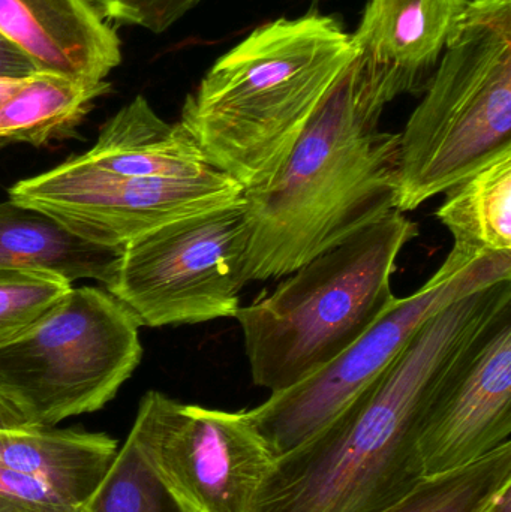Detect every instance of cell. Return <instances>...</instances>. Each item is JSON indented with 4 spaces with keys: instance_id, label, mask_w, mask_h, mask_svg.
<instances>
[{
    "instance_id": "cell-11",
    "label": "cell",
    "mask_w": 511,
    "mask_h": 512,
    "mask_svg": "<svg viewBox=\"0 0 511 512\" xmlns=\"http://www.w3.org/2000/svg\"><path fill=\"white\" fill-rule=\"evenodd\" d=\"M510 436L511 310L474 343L435 399L420 435L423 477L473 465Z\"/></svg>"
},
{
    "instance_id": "cell-17",
    "label": "cell",
    "mask_w": 511,
    "mask_h": 512,
    "mask_svg": "<svg viewBox=\"0 0 511 512\" xmlns=\"http://www.w3.org/2000/svg\"><path fill=\"white\" fill-rule=\"evenodd\" d=\"M437 218L468 256L511 254V150L447 189Z\"/></svg>"
},
{
    "instance_id": "cell-4",
    "label": "cell",
    "mask_w": 511,
    "mask_h": 512,
    "mask_svg": "<svg viewBox=\"0 0 511 512\" xmlns=\"http://www.w3.org/2000/svg\"><path fill=\"white\" fill-rule=\"evenodd\" d=\"M417 236L419 225L395 210L240 306L234 318L254 384L287 390L359 340L398 300L392 277Z\"/></svg>"
},
{
    "instance_id": "cell-20",
    "label": "cell",
    "mask_w": 511,
    "mask_h": 512,
    "mask_svg": "<svg viewBox=\"0 0 511 512\" xmlns=\"http://www.w3.org/2000/svg\"><path fill=\"white\" fill-rule=\"evenodd\" d=\"M80 512H186L159 483L126 438Z\"/></svg>"
},
{
    "instance_id": "cell-22",
    "label": "cell",
    "mask_w": 511,
    "mask_h": 512,
    "mask_svg": "<svg viewBox=\"0 0 511 512\" xmlns=\"http://www.w3.org/2000/svg\"><path fill=\"white\" fill-rule=\"evenodd\" d=\"M200 0H90L104 18L162 33Z\"/></svg>"
},
{
    "instance_id": "cell-26",
    "label": "cell",
    "mask_w": 511,
    "mask_h": 512,
    "mask_svg": "<svg viewBox=\"0 0 511 512\" xmlns=\"http://www.w3.org/2000/svg\"><path fill=\"white\" fill-rule=\"evenodd\" d=\"M26 78L0 77V107L20 89Z\"/></svg>"
},
{
    "instance_id": "cell-5",
    "label": "cell",
    "mask_w": 511,
    "mask_h": 512,
    "mask_svg": "<svg viewBox=\"0 0 511 512\" xmlns=\"http://www.w3.org/2000/svg\"><path fill=\"white\" fill-rule=\"evenodd\" d=\"M507 150L511 0H470L399 134V212H414Z\"/></svg>"
},
{
    "instance_id": "cell-2",
    "label": "cell",
    "mask_w": 511,
    "mask_h": 512,
    "mask_svg": "<svg viewBox=\"0 0 511 512\" xmlns=\"http://www.w3.org/2000/svg\"><path fill=\"white\" fill-rule=\"evenodd\" d=\"M357 56L278 173L243 192L248 282L281 279L398 210L399 134Z\"/></svg>"
},
{
    "instance_id": "cell-19",
    "label": "cell",
    "mask_w": 511,
    "mask_h": 512,
    "mask_svg": "<svg viewBox=\"0 0 511 512\" xmlns=\"http://www.w3.org/2000/svg\"><path fill=\"white\" fill-rule=\"evenodd\" d=\"M507 483H511V442L473 465L423 478L411 492L378 512H485Z\"/></svg>"
},
{
    "instance_id": "cell-18",
    "label": "cell",
    "mask_w": 511,
    "mask_h": 512,
    "mask_svg": "<svg viewBox=\"0 0 511 512\" xmlns=\"http://www.w3.org/2000/svg\"><path fill=\"white\" fill-rule=\"evenodd\" d=\"M110 89L107 81H83L35 72L0 107V146H44L71 134L96 98Z\"/></svg>"
},
{
    "instance_id": "cell-27",
    "label": "cell",
    "mask_w": 511,
    "mask_h": 512,
    "mask_svg": "<svg viewBox=\"0 0 511 512\" xmlns=\"http://www.w3.org/2000/svg\"><path fill=\"white\" fill-rule=\"evenodd\" d=\"M320 2L321 0H312V5L317 6Z\"/></svg>"
},
{
    "instance_id": "cell-3",
    "label": "cell",
    "mask_w": 511,
    "mask_h": 512,
    "mask_svg": "<svg viewBox=\"0 0 511 512\" xmlns=\"http://www.w3.org/2000/svg\"><path fill=\"white\" fill-rule=\"evenodd\" d=\"M356 54L332 15L269 21L213 63L179 123L213 168L257 188L278 173Z\"/></svg>"
},
{
    "instance_id": "cell-12",
    "label": "cell",
    "mask_w": 511,
    "mask_h": 512,
    "mask_svg": "<svg viewBox=\"0 0 511 512\" xmlns=\"http://www.w3.org/2000/svg\"><path fill=\"white\" fill-rule=\"evenodd\" d=\"M470 0H369L356 56L384 101L425 93Z\"/></svg>"
},
{
    "instance_id": "cell-15",
    "label": "cell",
    "mask_w": 511,
    "mask_h": 512,
    "mask_svg": "<svg viewBox=\"0 0 511 512\" xmlns=\"http://www.w3.org/2000/svg\"><path fill=\"white\" fill-rule=\"evenodd\" d=\"M75 159L117 176L188 177L213 170L186 129L162 120L143 96L111 117L95 146Z\"/></svg>"
},
{
    "instance_id": "cell-9",
    "label": "cell",
    "mask_w": 511,
    "mask_h": 512,
    "mask_svg": "<svg viewBox=\"0 0 511 512\" xmlns=\"http://www.w3.org/2000/svg\"><path fill=\"white\" fill-rule=\"evenodd\" d=\"M128 438L186 512H252L275 457L248 411L141 399Z\"/></svg>"
},
{
    "instance_id": "cell-1",
    "label": "cell",
    "mask_w": 511,
    "mask_h": 512,
    "mask_svg": "<svg viewBox=\"0 0 511 512\" xmlns=\"http://www.w3.org/2000/svg\"><path fill=\"white\" fill-rule=\"evenodd\" d=\"M511 310V279L453 301L332 423L273 463L252 512H378L423 480L420 435L453 370Z\"/></svg>"
},
{
    "instance_id": "cell-6",
    "label": "cell",
    "mask_w": 511,
    "mask_h": 512,
    "mask_svg": "<svg viewBox=\"0 0 511 512\" xmlns=\"http://www.w3.org/2000/svg\"><path fill=\"white\" fill-rule=\"evenodd\" d=\"M138 328L110 292L72 288L20 336L0 345V391L44 426L99 411L140 364Z\"/></svg>"
},
{
    "instance_id": "cell-24",
    "label": "cell",
    "mask_w": 511,
    "mask_h": 512,
    "mask_svg": "<svg viewBox=\"0 0 511 512\" xmlns=\"http://www.w3.org/2000/svg\"><path fill=\"white\" fill-rule=\"evenodd\" d=\"M33 63L0 35V77L24 78L35 74Z\"/></svg>"
},
{
    "instance_id": "cell-14",
    "label": "cell",
    "mask_w": 511,
    "mask_h": 512,
    "mask_svg": "<svg viewBox=\"0 0 511 512\" xmlns=\"http://www.w3.org/2000/svg\"><path fill=\"white\" fill-rule=\"evenodd\" d=\"M117 450L116 439L105 433L36 423L0 391V468L32 475L83 507Z\"/></svg>"
},
{
    "instance_id": "cell-16",
    "label": "cell",
    "mask_w": 511,
    "mask_h": 512,
    "mask_svg": "<svg viewBox=\"0 0 511 512\" xmlns=\"http://www.w3.org/2000/svg\"><path fill=\"white\" fill-rule=\"evenodd\" d=\"M122 251L80 239L38 210L12 200L0 203V273L35 271L107 286Z\"/></svg>"
},
{
    "instance_id": "cell-8",
    "label": "cell",
    "mask_w": 511,
    "mask_h": 512,
    "mask_svg": "<svg viewBox=\"0 0 511 512\" xmlns=\"http://www.w3.org/2000/svg\"><path fill=\"white\" fill-rule=\"evenodd\" d=\"M246 245L242 203L188 216L126 245L105 288L140 327L234 318Z\"/></svg>"
},
{
    "instance_id": "cell-13",
    "label": "cell",
    "mask_w": 511,
    "mask_h": 512,
    "mask_svg": "<svg viewBox=\"0 0 511 512\" xmlns=\"http://www.w3.org/2000/svg\"><path fill=\"white\" fill-rule=\"evenodd\" d=\"M90 0H0V35L36 71L104 81L122 62L120 41Z\"/></svg>"
},
{
    "instance_id": "cell-23",
    "label": "cell",
    "mask_w": 511,
    "mask_h": 512,
    "mask_svg": "<svg viewBox=\"0 0 511 512\" xmlns=\"http://www.w3.org/2000/svg\"><path fill=\"white\" fill-rule=\"evenodd\" d=\"M81 507L63 498L47 483L0 468V512H80Z\"/></svg>"
},
{
    "instance_id": "cell-10",
    "label": "cell",
    "mask_w": 511,
    "mask_h": 512,
    "mask_svg": "<svg viewBox=\"0 0 511 512\" xmlns=\"http://www.w3.org/2000/svg\"><path fill=\"white\" fill-rule=\"evenodd\" d=\"M245 189L221 171L188 177L104 173L72 158L21 180L9 200L38 210L80 239L123 249L179 219L242 203Z\"/></svg>"
},
{
    "instance_id": "cell-21",
    "label": "cell",
    "mask_w": 511,
    "mask_h": 512,
    "mask_svg": "<svg viewBox=\"0 0 511 512\" xmlns=\"http://www.w3.org/2000/svg\"><path fill=\"white\" fill-rule=\"evenodd\" d=\"M71 289L72 283L53 274L0 273V345L20 336Z\"/></svg>"
},
{
    "instance_id": "cell-7",
    "label": "cell",
    "mask_w": 511,
    "mask_h": 512,
    "mask_svg": "<svg viewBox=\"0 0 511 512\" xmlns=\"http://www.w3.org/2000/svg\"><path fill=\"white\" fill-rule=\"evenodd\" d=\"M511 279V254L468 256L450 251L434 276L396 303L338 358L305 381L270 394L249 409L273 457L285 456L332 423L398 358L411 337L453 301Z\"/></svg>"
},
{
    "instance_id": "cell-25",
    "label": "cell",
    "mask_w": 511,
    "mask_h": 512,
    "mask_svg": "<svg viewBox=\"0 0 511 512\" xmlns=\"http://www.w3.org/2000/svg\"><path fill=\"white\" fill-rule=\"evenodd\" d=\"M485 512H511V483L495 493Z\"/></svg>"
}]
</instances>
